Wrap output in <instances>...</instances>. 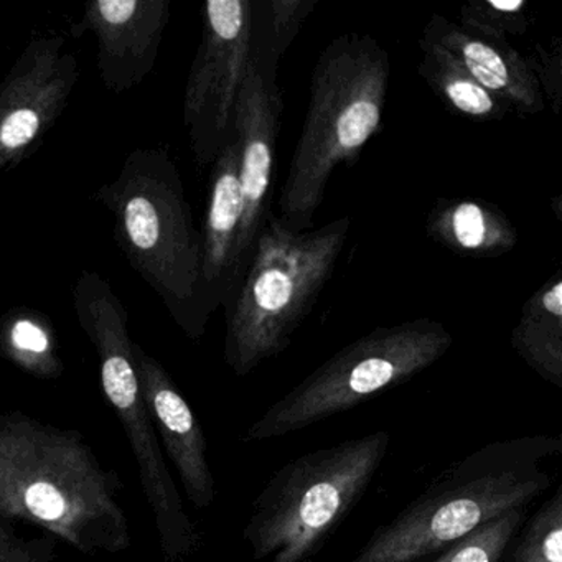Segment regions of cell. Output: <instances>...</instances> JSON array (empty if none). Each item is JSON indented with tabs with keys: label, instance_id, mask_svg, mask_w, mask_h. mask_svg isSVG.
Masks as SVG:
<instances>
[{
	"label": "cell",
	"instance_id": "277c9868",
	"mask_svg": "<svg viewBox=\"0 0 562 562\" xmlns=\"http://www.w3.org/2000/svg\"><path fill=\"white\" fill-rule=\"evenodd\" d=\"M93 200L114 216V238L131 268L190 338L202 337L210 321L202 302V239L176 160L160 147H139Z\"/></svg>",
	"mask_w": 562,
	"mask_h": 562
},
{
	"label": "cell",
	"instance_id": "cb8c5ba5",
	"mask_svg": "<svg viewBox=\"0 0 562 562\" xmlns=\"http://www.w3.org/2000/svg\"><path fill=\"white\" fill-rule=\"evenodd\" d=\"M528 60L529 70L538 81L542 98L548 97L554 116H559L562 106V47L555 38L551 45L536 44Z\"/></svg>",
	"mask_w": 562,
	"mask_h": 562
},
{
	"label": "cell",
	"instance_id": "5b68a950",
	"mask_svg": "<svg viewBox=\"0 0 562 562\" xmlns=\"http://www.w3.org/2000/svg\"><path fill=\"white\" fill-rule=\"evenodd\" d=\"M350 216L292 232L269 216L238 291L226 307L225 358L246 376L291 345L344 251Z\"/></svg>",
	"mask_w": 562,
	"mask_h": 562
},
{
	"label": "cell",
	"instance_id": "30bf717a",
	"mask_svg": "<svg viewBox=\"0 0 562 562\" xmlns=\"http://www.w3.org/2000/svg\"><path fill=\"white\" fill-rule=\"evenodd\" d=\"M61 35H37L0 83V173L31 159L67 110L80 80Z\"/></svg>",
	"mask_w": 562,
	"mask_h": 562
},
{
	"label": "cell",
	"instance_id": "44dd1931",
	"mask_svg": "<svg viewBox=\"0 0 562 562\" xmlns=\"http://www.w3.org/2000/svg\"><path fill=\"white\" fill-rule=\"evenodd\" d=\"M522 518L525 508L490 519L470 535L447 546L436 562H502Z\"/></svg>",
	"mask_w": 562,
	"mask_h": 562
},
{
	"label": "cell",
	"instance_id": "ac0fdd59",
	"mask_svg": "<svg viewBox=\"0 0 562 562\" xmlns=\"http://www.w3.org/2000/svg\"><path fill=\"white\" fill-rule=\"evenodd\" d=\"M423 50L417 71L420 78L429 85L430 90L439 97L443 106L452 113L469 117L470 121H502L506 114L512 113L506 104L483 90L449 52L443 50L434 42L423 37L419 42Z\"/></svg>",
	"mask_w": 562,
	"mask_h": 562
},
{
	"label": "cell",
	"instance_id": "5bb4252c",
	"mask_svg": "<svg viewBox=\"0 0 562 562\" xmlns=\"http://www.w3.org/2000/svg\"><path fill=\"white\" fill-rule=\"evenodd\" d=\"M243 190L239 180V140L235 131L213 162L209 205L202 233V302L206 317L228 307L239 288L236 243L241 228Z\"/></svg>",
	"mask_w": 562,
	"mask_h": 562
},
{
	"label": "cell",
	"instance_id": "ba28073f",
	"mask_svg": "<svg viewBox=\"0 0 562 562\" xmlns=\"http://www.w3.org/2000/svg\"><path fill=\"white\" fill-rule=\"evenodd\" d=\"M74 305L78 322L100 358L104 394L130 437L144 493L156 516L160 548L170 561L186 558L199 544V536L183 509L179 490L167 470L154 432L153 417L134 368L126 307L114 294L110 282L93 271L78 276L74 285Z\"/></svg>",
	"mask_w": 562,
	"mask_h": 562
},
{
	"label": "cell",
	"instance_id": "2e32d148",
	"mask_svg": "<svg viewBox=\"0 0 562 562\" xmlns=\"http://www.w3.org/2000/svg\"><path fill=\"white\" fill-rule=\"evenodd\" d=\"M426 229L432 241L462 258H498L518 243V232L502 210L472 199L439 200Z\"/></svg>",
	"mask_w": 562,
	"mask_h": 562
},
{
	"label": "cell",
	"instance_id": "7c38bea8",
	"mask_svg": "<svg viewBox=\"0 0 562 562\" xmlns=\"http://www.w3.org/2000/svg\"><path fill=\"white\" fill-rule=\"evenodd\" d=\"M170 8V0H93L71 24L70 37L78 41L91 32L104 87L114 94L130 93L154 70Z\"/></svg>",
	"mask_w": 562,
	"mask_h": 562
},
{
	"label": "cell",
	"instance_id": "52a82bcc",
	"mask_svg": "<svg viewBox=\"0 0 562 562\" xmlns=\"http://www.w3.org/2000/svg\"><path fill=\"white\" fill-rule=\"evenodd\" d=\"M429 317L378 327L328 358L249 427L245 442L288 436L337 416L432 367L452 347Z\"/></svg>",
	"mask_w": 562,
	"mask_h": 562
},
{
	"label": "cell",
	"instance_id": "d6986e66",
	"mask_svg": "<svg viewBox=\"0 0 562 562\" xmlns=\"http://www.w3.org/2000/svg\"><path fill=\"white\" fill-rule=\"evenodd\" d=\"M0 357L37 378H57L64 370L54 325L35 308L14 307L0 315Z\"/></svg>",
	"mask_w": 562,
	"mask_h": 562
},
{
	"label": "cell",
	"instance_id": "603a6c76",
	"mask_svg": "<svg viewBox=\"0 0 562 562\" xmlns=\"http://www.w3.org/2000/svg\"><path fill=\"white\" fill-rule=\"evenodd\" d=\"M509 562H562V488L529 519Z\"/></svg>",
	"mask_w": 562,
	"mask_h": 562
},
{
	"label": "cell",
	"instance_id": "7402d4cb",
	"mask_svg": "<svg viewBox=\"0 0 562 562\" xmlns=\"http://www.w3.org/2000/svg\"><path fill=\"white\" fill-rule=\"evenodd\" d=\"M317 0H271L266 4L268 12V32L259 38V45L252 42V55L266 68L274 71L279 60L284 57L292 42L297 37L305 21L314 12Z\"/></svg>",
	"mask_w": 562,
	"mask_h": 562
},
{
	"label": "cell",
	"instance_id": "d4e9b609",
	"mask_svg": "<svg viewBox=\"0 0 562 562\" xmlns=\"http://www.w3.org/2000/svg\"><path fill=\"white\" fill-rule=\"evenodd\" d=\"M0 562H38L34 549L0 525Z\"/></svg>",
	"mask_w": 562,
	"mask_h": 562
},
{
	"label": "cell",
	"instance_id": "9a60e30c",
	"mask_svg": "<svg viewBox=\"0 0 562 562\" xmlns=\"http://www.w3.org/2000/svg\"><path fill=\"white\" fill-rule=\"evenodd\" d=\"M423 37L449 52L483 90L509 110L519 114L544 110V98L528 60L509 42L476 37L439 14L427 22Z\"/></svg>",
	"mask_w": 562,
	"mask_h": 562
},
{
	"label": "cell",
	"instance_id": "8992f818",
	"mask_svg": "<svg viewBox=\"0 0 562 562\" xmlns=\"http://www.w3.org/2000/svg\"><path fill=\"white\" fill-rule=\"evenodd\" d=\"M390 447L368 434L285 463L265 486L245 529L255 561L305 562L364 495Z\"/></svg>",
	"mask_w": 562,
	"mask_h": 562
},
{
	"label": "cell",
	"instance_id": "9c48e42d",
	"mask_svg": "<svg viewBox=\"0 0 562 562\" xmlns=\"http://www.w3.org/2000/svg\"><path fill=\"white\" fill-rule=\"evenodd\" d=\"M252 37L251 0H210L203 5L202 42L183 100V123L200 166L215 162L232 136L239 88L252 58Z\"/></svg>",
	"mask_w": 562,
	"mask_h": 562
},
{
	"label": "cell",
	"instance_id": "8fae6325",
	"mask_svg": "<svg viewBox=\"0 0 562 562\" xmlns=\"http://www.w3.org/2000/svg\"><path fill=\"white\" fill-rule=\"evenodd\" d=\"M282 94L274 71L252 55L236 101L233 131L239 140V180H241V228L236 243V269L239 284L255 251L256 241L271 213L274 192L276 149L281 126Z\"/></svg>",
	"mask_w": 562,
	"mask_h": 562
},
{
	"label": "cell",
	"instance_id": "6da1fadb",
	"mask_svg": "<svg viewBox=\"0 0 562 562\" xmlns=\"http://www.w3.org/2000/svg\"><path fill=\"white\" fill-rule=\"evenodd\" d=\"M0 518L41 526L83 552L130 546L116 485L90 447L21 413L0 416Z\"/></svg>",
	"mask_w": 562,
	"mask_h": 562
},
{
	"label": "cell",
	"instance_id": "3957f363",
	"mask_svg": "<svg viewBox=\"0 0 562 562\" xmlns=\"http://www.w3.org/2000/svg\"><path fill=\"white\" fill-rule=\"evenodd\" d=\"M391 58L367 34H344L322 50L312 74L302 134L279 196L282 225L307 232L338 166H351L383 121Z\"/></svg>",
	"mask_w": 562,
	"mask_h": 562
},
{
	"label": "cell",
	"instance_id": "4fadbf2b",
	"mask_svg": "<svg viewBox=\"0 0 562 562\" xmlns=\"http://www.w3.org/2000/svg\"><path fill=\"white\" fill-rule=\"evenodd\" d=\"M133 360L147 409L176 463L187 496L196 508H210L215 499V480L206 460V439L199 419L166 368L136 341H133Z\"/></svg>",
	"mask_w": 562,
	"mask_h": 562
},
{
	"label": "cell",
	"instance_id": "7a4b0ae2",
	"mask_svg": "<svg viewBox=\"0 0 562 562\" xmlns=\"http://www.w3.org/2000/svg\"><path fill=\"white\" fill-rule=\"evenodd\" d=\"M561 437L498 440L453 463L400 515L380 526L350 562H414L473 529L526 508L551 486Z\"/></svg>",
	"mask_w": 562,
	"mask_h": 562
},
{
	"label": "cell",
	"instance_id": "ffe728a7",
	"mask_svg": "<svg viewBox=\"0 0 562 562\" xmlns=\"http://www.w3.org/2000/svg\"><path fill=\"white\" fill-rule=\"evenodd\" d=\"M460 27L476 37L509 42L531 27L528 0H470L460 9Z\"/></svg>",
	"mask_w": 562,
	"mask_h": 562
},
{
	"label": "cell",
	"instance_id": "e0dca14e",
	"mask_svg": "<svg viewBox=\"0 0 562 562\" xmlns=\"http://www.w3.org/2000/svg\"><path fill=\"white\" fill-rule=\"evenodd\" d=\"M512 345L529 368L562 390V274L555 272L522 305Z\"/></svg>",
	"mask_w": 562,
	"mask_h": 562
}]
</instances>
